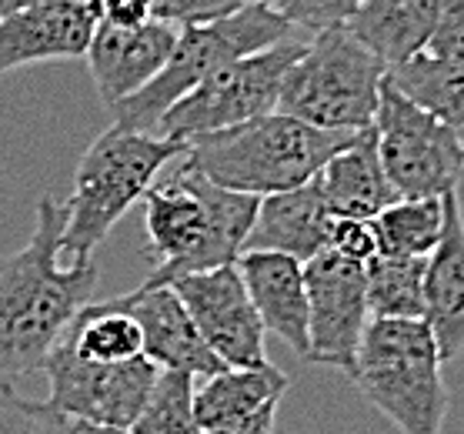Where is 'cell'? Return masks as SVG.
Here are the masks:
<instances>
[{
	"label": "cell",
	"instance_id": "cell-30",
	"mask_svg": "<svg viewBox=\"0 0 464 434\" xmlns=\"http://www.w3.org/2000/svg\"><path fill=\"white\" fill-rule=\"evenodd\" d=\"M327 251L368 265L378 255V234L374 224L361 221V217H331V231H327Z\"/></svg>",
	"mask_w": 464,
	"mask_h": 434
},
{
	"label": "cell",
	"instance_id": "cell-19",
	"mask_svg": "<svg viewBox=\"0 0 464 434\" xmlns=\"http://www.w3.org/2000/svg\"><path fill=\"white\" fill-rule=\"evenodd\" d=\"M287 374L271 361L257 368H224L194 384V418L204 431H221L257 418L267 408H281Z\"/></svg>",
	"mask_w": 464,
	"mask_h": 434
},
{
	"label": "cell",
	"instance_id": "cell-33",
	"mask_svg": "<svg viewBox=\"0 0 464 434\" xmlns=\"http://www.w3.org/2000/svg\"><path fill=\"white\" fill-rule=\"evenodd\" d=\"M67 434H127L124 428H107V424H91V421H71Z\"/></svg>",
	"mask_w": 464,
	"mask_h": 434
},
{
	"label": "cell",
	"instance_id": "cell-20",
	"mask_svg": "<svg viewBox=\"0 0 464 434\" xmlns=\"http://www.w3.org/2000/svg\"><path fill=\"white\" fill-rule=\"evenodd\" d=\"M321 198L327 204L331 217H361L371 221L378 217L391 201H398L391 191L384 168L378 158L374 130H358V138L348 148H341L324 168L314 174Z\"/></svg>",
	"mask_w": 464,
	"mask_h": 434
},
{
	"label": "cell",
	"instance_id": "cell-31",
	"mask_svg": "<svg viewBox=\"0 0 464 434\" xmlns=\"http://www.w3.org/2000/svg\"><path fill=\"white\" fill-rule=\"evenodd\" d=\"M101 21L114 27H140L150 21V0H97Z\"/></svg>",
	"mask_w": 464,
	"mask_h": 434
},
{
	"label": "cell",
	"instance_id": "cell-6",
	"mask_svg": "<svg viewBox=\"0 0 464 434\" xmlns=\"http://www.w3.org/2000/svg\"><path fill=\"white\" fill-rule=\"evenodd\" d=\"M351 381L401 434H444L451 394L424 321H371Z\"/></svg>",
	"mask_w": 464,
	"mask_h": 434
},
{
	"label": "cell",
	"instance_id": "cell-29",
	"mask_svg": "<svg viewBox=\"0 0 464 434\" xmlns=\"http://www.w3.org/2000/svg\"><path fill=\"white\" fill-rule=\"evenodd\" d=\"M244 0H150V21L170 27H194V24L218 21L224 14L237 11Z\"/></svg>",
	"mask_w": 464,
	"mask_h": 434
},
{
	"label": "cell",
	"instance_id": "cell-12",
	"mask_svg": "<svg viewBox=\"0 0 464 434\" xmlns=\"http://www.w3.org/2000/svg\"><path fill=\"white\" fill-rule=\"evenodd\" d=\"M194 328L201 331L204 344L218 354L224 368H257L264 358V324L244 291L237 267H214L170 281Z\"/></svg>",
	"mask_w": 464,
	"mask_h": 434
},
{
	"label": "cell",
	"instance_id": "cell-7",
	"mask_svg": "<svg viewBox=\"0 0 464 434\" xmlns=\"http://www.w3.org/2000/svg\"><path fill=\"white\" fill-rule=\"evenodd\" d=\"M388 67L348 34L331 27L307 37L304 51L287 67L277 111L324 130L371 128Z\"/></svg>",
	"mask_w": 464,
	"mask_h": 434
},
{
	"label": "cell",
	"instance_id": "cell-17",
	"mask_svg": "<svg viewBox=\"0 0 464 434\" xmlns=\"http://www.w3.org/2000/svg\"><path fill=\"white\" fill-rule=\"evenodd\" d=\"M264 331L285 341L295 354H307V287L304 265L277 251H241L234 261Z\"/></svg>",
	"mask_w": 464,
	"mask_h": 434
},
{
	"label": "cell",
	"instance_id": "cell-15",
	"mask_svg": "<svg viewBox=\"0 0 464 434\" xmlns=\"http://www.w3.org/2000/svg\"><path fill=\"white\" fill-rule=\"evenodd\" d=\"M117 301L138 321L140 338H144V358L158 371H180L190 378H211L224 371L218 354L204 344L201 331L194 328L190 314L168 285H140L138 291L121 294Z\"/></svg>",
	"mask_w": 464,
	"mask_h": 434
},
{
	"label": "cell",
	"instance_id": "cell-16",
	"mask_svg": "<svg viewBox=\"0 0 464 434\" xmlns=\"http://www.w3.org/2000/svg\"><path fill=\"white\" fill-rule=\"evenodd\" d=\"M424 324L441 364L464 354V211L458 191L444 194V227L424 267Z\"/></svg>",
	"mask_w": 464,
	"mask_h": 434
},
{
	"label": "cell",
	"instance_id": "cell-9",
	"mask_svg": "<svg viewBox=\"0 0 464 434\" xmlns=\"http://www.w3.org/2000/svg\"><path fill=\"white\" fill-rule=\"evenodd\" d=\"M371 130L394 198H444L458 191L464 148L438 117L404 97L391 77L381 84Z\"/></svg>",
	"mask_w": 464,
	"mask_h": 434
},
{
	"label": "cell",
	"instance_id": "cell-25",
	"mask_svg": "<svg viewBox=\"0 0 464 434\" xmlns=\"http://www.w3.org/2000/svg\"><path fill=\"white\" fill-rule=\"evenodd\" d=\"M194 384L198 378L190 374L158 371L148 401L127 434H201L194 418Z\"/></svg>",
	"mask_w": 464,
	"mask_h": 434
},
{
	"label": "cell",
	"instance_id": "cell-18",
	"mask_svg": "<svg viewBox=\"0 0 464 434\" xmlns=\"http://www.w3.org/2000/svg\"><path fill=\"white\" fill-rule=\"evenodd\" d=\"M327 231H331V214L317 180L311 178L301 188L267 194L257 201L254 227L244 241V251H277L304 265L327 251Z\"/></svg>",
	"mask_w": 464,
	"mask_h": 434
},
{
	"label": "cell",
	"instance_id": "cell-21",
	"mask_svg": "<svg viewBox=\"0 0 464 434\" xmlns=\"http://www.w3.org/2000/svg\"><path fill=\"white\" fill-rule=\"evenodd\" d=\"M438 4L441 0H358L344 27L391 71L424 53L438 21Z\"/></svg>",
	"mask_w": 464,
	"mask_h": 434
},
{
	"label": "cell",
	"instance_id": "cell-14",
	"mask_svg": "<svg viewBox=\"0 0 464 434\" xmlns=\"http://www.w3.org/2000/svg\"><path fill=\"white\" fill-rule=\"evenodd\" d=\"M174 43H178V27L160 21H148L140 27H114L107 21L97 24L84 57L107 111L124 97L138 94L168 64Z\"/></svg>",
	"mask_w": 464,
	"mask_h": 434
},
{
	"label": "cell",
	"instance_id": "cell-2",
	"mask_svg": "<svg viewBox=\"0 0 464 434\" xmlns=\"http://www.w3.org/2000/svg\"><path fill=\"white\" fill-rule=\"evenodd\" d=\"M140 201L150 251L158 255V267L144 285L160 287L184 275L234 265L261 198L218 188L180 160L168 178L150 184Z\"/></svg>",
	"mask_w": 464,
	"mask_h": 434
},
{
	"label": "cell",
	"instance_id": "cell-22",
	"mask_svg": "<svg viewBox=\"0 0 464 434\" xmlns=\"http://www.w3.org/2000/svg\"><path fill=\"white\" fill-rule=\"evenodd\" d=\"M388 77L404 97L434 114L464 148V67L418 53L404 64L391 67Z\"/></svg>",
	"mask_w": 464,
	"mask_h": 434
},
{
	"label": "cell",
	"instance_id": "cell-5",
	"mask_svg": "<svg viewBox=\"0 0 464 434\" xmlns=\"http://www.w3.org/2000/svg\"><path fill=\"white\" fill-rule=\"evenodd\" d=\"M297 34L304 31L291 27L285 17H277V14H271L261 4H251V0H244L237 11L224 14L218 21L180 27L168 64L160 67L138 94L124 97L121 104L111 107L114 128L154 134L160 117L168 114V107L178 104L180 97H188L214 71H221L224 64H231L237 57L291 41Z\"/></svg>",
	"mask_w": 464,
	"mask_h": 434
},
{
	"label": "cell",
	"instance_id": "cell-26",
	"mask_svg": "<svg viewBox=\"0 0 464 434\" xmlns=\"http://www.w3.org/2000/svg\"><path fill=\"white\" fill-rule=\"evenodd\" d=\"M71 418L47 401H31L0 388V434H67Z\"/></svg>",
	"mask_w": 464,
	"mask_h": 434
},
{
	"label": "cell",
	"instance_id": "cell-34",
	"mask_svg": "<svg viewBox=\"0 0 464 434\" xmlns=\"http://www.w3.org/2000/svg\"><path fill=\"white\" fill-rule=\"evenodd\" d=\"M34 4H47V0H0V17L14 11H24V7H34Z\"/></svg>",
	"mask_w": 464,
	"mask_h": 434
},
{
	"label": "cell",
	"instance_id": "cell-24",
	"mask_svg": "<svg viewBox=\"0 0 464 434\" xmlns=\"http://www.w3.org/2000/svg\"><path fill=\"white\" fill-rule=\"evenodd\" d=\"M371 224L378 234V255L428 257L441 237L444 198H398Z\"/></svg>",
	"mask_w": 464,
	"mask_h": 434
},
{
	"label": "cell",
	"instance_id": "cell-32",
	"mask_svg": "<svg viewBox=\"0 0 464 434\" xmlns=\"http://www.w3.org/2000/svg\"><path fill=\"white\" fill-rule=\"evenodd\" d=\"M275 421H277V408H267L257 418L244 424H234V428H221V431H204V434H275Z\"/></svg>",
	"mask_w": 464,
	"mask_h": 434
},
{
	"label": "cell",
	"instance_id": "cell-1",
	"mask_svg": "<svg viewBox=\"0 0 464 434\" xmlns=\"http://www.w3.org/2000/svg\"><path fill=\"white\" fill-rule=\"evenodd\" d=\"M63 204L44 194L31 241L0 261V388L44 368L67 324L94 301L97 261H71L61 251Z\"/></svg>",
	"mask_w": 464,
	"mask_h": 434
},
{
	"label": "cell",
	"instance_id": "cell-13",
	"mask_svg": "<svg viewBox=\"0 0 464 434\" xmlns=\"http://www.w3.org/2000/svg\"><path fill=\"white\" fill-rule=\"evenodd\" d=\"M101 24L97 0H47L0 17V77L34 64L84 57Z\"/></svg>",
	"mask_w": 464,
	"mask_h": 434
},
{
	"label": "cell",
	"instance_id": "cell-3",
	"mask_svg": "<svg viewBox=\"0 0 464 434\" xmlns=\"http://www.w3.org/2000/svg\"><path fill=\"white\" fill-rule=\"evenodd\" d=\"M354 138L358 130L354 134L324 130L291 114L271 111L237 128L184 140L180 160L218 188L267 198L307 184Z\"/></svg>",
	"mask_w": 464,
	"mask_h": 434
},
{
	"label": "cell",
	"instance_id": "cell-8",
	"mask_svg": "<svg viewBox=\"0 0 464 434\" xmlns=\"http://www.w3.org/2000/svg\"><path fill=\"white\" fill-rule=\"evenodd\" d=\"M304 43L307 37L297 34L267 51L247 53V57L224 64L188 97H180L178 104L168 107V114L160 117L154 134L170 140H194L277 111L281 81H285L287 67L301 57Z\"/></svg>",
	"mask_w": 464,
	"mask_h": 434
},
{
	"label": "cell",
	"instance_id": "cell-11",
	"mask_svg": "<svg viewBox=\"0 0 464 434\" xmlns=\"http://www.w3.org/2000/svg\"><path fill=\"white\" fill-rule=\"evenodd\" d=\"M307 287V354L304 361L351 374L361 338L371 324L364 294V265L334 251L304 261Z\"/></svg>",
	"mask_w": 464,
	"mask_h": 434
},
{
	"label": "cell",
	"instance_id": "cell-10",
	"mask_svg": "<svg viewBox=\"0 0 464 434\" xmlns=\"http://www.w3.org/2000/svg\"><path fill=\"white\" fill-rule=\"evenodd\" d=\"M44 374L51 381L47 404L67 414L71 421L130 428L148 401L158 368L148 358H134L124 364H94L77 358L61 338L44 361Z\"/></svg>",
	"mask_w": 464,
	"mask_h": 434
},
{
	"label": "cell",
	"instance_id": "cell-23",
	"mask_svg": "<svg viewBox=\"0 0 464 434\" xmlns=\"http://www.w3.org/2000/svg\"><path fill=\"white\" fill-rule=\"evenodd\" d=\"M424 267H428V257H371L364 265V294H368L371 321H421Z\"/></svg>",
	"mask_w": 464,
	"mask_h": 434
},
{
	"label": "cell",
	"instance_id": "cell-27",
	"mask_svg": "<svg viewBox=\"0 0 464 434\" xmlns=\"http://www.w3.org/2000/svg\"><path fill=\"white\" fill-rule=\"evenodd\" d=\"M251 4H261L304 34L344 27L358 7V0H251Z\"/></svg>",
	"mask_w": 464,
	"mask_h": 434
},
{
	"label": "cell",
	"instance_id": "cell-28",
	"mask_svg": "<svg viewBox=\"0 0 464 434\" xmlns=\"http://www.w3.org/2000/svg\"><path fill=\"white\" fill-rule=\"evenodd\" d=\"M424 53L464 67V0H441L438 4V21H434Z\"/></svg>",
	"mask_w": 464,
	"mask_h": 434
},
{
	"label": "cell",
	"instance_id": "cell-4",
	"mask_svg": "<svg viewBox=\"0 0 464 434\" xmlns=\"http://www.w3.org/2000/svg\"><path fill=\"white\" fill-rule=\"evenodd\" d=\"M184 154V140L144 130L111 128L97 134L77 164L74 191L63 204L61 251L71 261H87L107 241L114 224L148 194L158 174Z\"/></svg>",
	"mask_w": 464,
	"mask_h": 434
}]
</instances>
